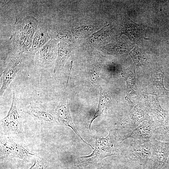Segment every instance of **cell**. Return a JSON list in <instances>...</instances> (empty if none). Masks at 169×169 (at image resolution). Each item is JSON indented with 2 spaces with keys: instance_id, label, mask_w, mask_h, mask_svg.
Returning <instances> with one entry per match:
<instances>
[{
  "instance_id": "obj_1",
  "label": "cell",
  "mask_w": 169,
  "mask_h": 169,
  "mask_svg": "<svg viewBox=\"0 0 169 169\" xmlns=\"http://www.w3.org/2000/svg\"><path fill=\"white\" fill-rule=\"evenodd\" d=\"M121 143L115 132L110 131L105 137H96L95 146L90 155L79 157L80 163L84 166L96 167L101 164L105 157L121 154Z\"/></svg>"
},
{
  "instance_id": "obj_2",
  "label": "cell",
  "mask_w": 169,
  "mask_h": 169,
  "mask_svg": "<svg viewBox=\"0 0 169 169\" xmlns=\"http://www.w3.org/2000/svg\"><path fill=\"white\" fill-rule=\"evenodd\" d=\"M152 146L150 140L131 141L127 147L121 150L129 162L140 165L150 161L151 156Z\"/></svg>"
},
{
  "instance_id": "obj_3",
  "label": "cell",
  "mask_w": 169,
  "mask_h": 169,
  "mask_svg": "<svg viewBox=\"0 0 169 169\" xmlns=\"http://www.w3.org/2000/svg\"><path fill=\"white\" fill-rule=\"evenodd\" d=\"M0 142L1 159L18 158L28 162L30 156L34 155L8 136H1Z\"/></svg>"
},
{
  "instance_id": "obj_4",
  "label": "cell",
  "mask_w": 169,
  "mask_h": 169,
  "mask_svg": "<svg viewBox=\"0 0 169 169\" xmlns=\"http://www.w3.org/2000/svg\"><path fill=\"white\" fill-rule=\"evenodd\" d=\"M1 132L5 135L17 134L21 132L22 125L18 113L17 100L13 91L12 104L6 116L1 120Z\"/></svg>"
},
{
  "instance_id": "obj_5",
  "label": "cell",
  "mask_w": 169,
  "mask_h": 169,
  "mask_svg": "<svg viewBox=\"0 0 169 169\" xmlns=\"http://www.w3.org/2000/svg\"><path fill=\"white\" fill-rule=\"evenodd\" d=\"M55 119L60 124L70 127L77 136L85 143L94 149V148L82 138L73 123L69 110L67 87H66L60 102L55 111Z\"/></svg>"
},
{
  "instance_id": "obj_6",
  "label": "cell",
  "mask_w": 169,
  "mask_h": 169,
  "mask_svg": "<svg viewBox=\"0 0 169 169\" xmlns=\"http://www.w3.org/2000/svg\"><path fill=\"white\" fill-rule=\"evenodd\" d=\"M150 140L152 153L150 161L152 163L153 169H161L169 155V143L158 141L153 137Z\"/></svg>"
},
{
  "instance_id": "obj_7",
  "label": "cell",
  "mask_w": 169,
  "mask_h": 169,
  "mask_svg": "<svg viewBox=\"0 0 169 169\" xmlns=\"http://www.w3.org/2000/svg\"><path fill=\"white\" fill-rule=\"evenodd\" d=\"M23 54L18 55L12 59L3 72V82L0 90V96L16 76L20 69L23 61Z\"/></svg>"
},
{
  "instance_id": "obj_8",
  "label": "cell",
  "mask_w": 169,
  "mask_h": 169,
  "mask_svg": "<svg viewBox=\"0 0 169 169\" xmlns=\"http://www.w3.org/2000/svg\"><path fill=\"white\" fill-rule=\"evenodd\" d=\"M39 23L38 21L33 16H28L23 19H16L14 33L33 36Z\"/></svg>"
},
{
  "instance_id": "obj_9",
  "label": "cell",
  "mask_w": 169,
  "mask_h": 169,
  "mask_svg": "<svg viewBox=\"0 0 169 169\" xmlns=\"http://www.w3.org/2000/svg\"><path fill=\"white\" fill-rule=\"evenodd\" d=\"M158 126L151 121L141 123L129 135L128 138L134 140H149L153 137L155 131Z\"/></svg>"
},
{
  "instance_id": "obj_10",
  "label": "cell",
  "mask_w": 169,
  "mask_h": 169,
  "mask_svg": "<svg viewBox=\"0 0 169 169\" xmlns=\"http://www.w3.org/2000/svg\"><path fill=\"white\" fill-rule=\"evenodd\" d=\"M48 28L43 23H39L33 38L32 45L29 51L35 54L50 39Z\"/></svg>"
},
{
  "instance_id": "obj_11",
  "label": "cell",
  "mask_w": 169,
  "mask_h": 169,
  "mask_svg": "<svg viewBox=\"0 0 169 169\" xmlns=\"http://www.w3.org/2000/svg\"><path fill=\"white\" fill-rule=\"evenodd\" d=\"M55 47L53 40H50L36 53L37 58L41 64L48 65L54 60Z\"/></svg>"
},
{
  "instance_id": "obj_12",
  "label": "cell",
  "mask_w": 169,
  "mask_h": 169,
  "mask_svg": "<svg viewBox=\"0 0 169 169\" xmlns=\"http://www.w3.org/2000/svg\"><path fill=\"white\" fill-rule=\"evenodd\" d=\"M123 33L126 34L130 39L134 42L138 41L143 37L144 31L142 25L133 22L130 18L124 23Z\"/></svg>"
},
{
  "instance_id": "obj_13",
  "label": "cell",
  "mask_w": 169,
  "mask_h": 169,
  "mask_svg": "<svg viewBox=\"0 0 169 169\" xmlns=\"http://www.w3.org/2000/svg\"><path fill=\"white\" fill-rule=\"evenodd\" d=\"M23 111L28 114L37 122L41 123L52 122L54 120L53 115L38 106L30 105Z\"/></svg>"
},
{
  "instance_id": "obj_14",
  "label": "cell",
  "mask_w": 169,
  "mask_h": 169,
  "mask_svg": "<svg viewBox=\"0 0 169 169\" xmlns=\"http://www.w3.org/2000/svg\"><path fill=\"white\" fill-rule=\"evenodd\" d=\"M33 36L13 33L10 38L15 48L23 54L30 50L32 45Z\"/></svg>"
},
{
  "instance_id": "obj_15",
  "label": "cell",
  "mask_w": 169,
  "mask_h": 169,
  "mask_svg": "<svg viewBox=\"0 0 169 169\" xmlns=\"http://www.w3.org/2000/svg\"><path fill=\"white\" fill-rule=\"evenodd\" d=\"M57 56L55 64L54 73L61 70L70 56L71 51L69 45L64 42L58 44Z\"/></svg>"
},
{
  "instance_id": "obj_16",
  "label": "cell",
  "mask_w": 169,
  "mask_h": 169,
  "mask_svg": "<svg viewBox=\"0 0 169 169\" xmlns=\"http://www.w3.org/2000/svg\"><path fill=\"white\" fill-rule=\"evenodd\" d=\"M99 102L97 108L92 118L89 125V129L91 131V126L93 121L99 116L101 115L109 107L110 99L108 95L102 89H100Z\"/></svg>"
},
{
  "instance_id": "obj_17",
  "label": "cell",
  "mask_w": 169,
  "mask_h": 169,
  "mask_svg": "<svg viewBox=\"0 0 169 169\" xmlns=\"http://www.w3.org/2000/svg\"><path fill=\"white\" fill-rule=\"evenodd\" d=\"M153 137L158 141L169 143V124L157 126Z\"/></svg>"
},
{
  "instance_id": "obj_18",
  "label": "cell",
  "mask_w": 169,
  "mask_h": 169,
  "mask_svg": "<svg viewBox=\"0 0 169 169\" xmlns=\"http://www.w3.org/2000/svg\"><path fill=\"white\" fill-rule=\"evenodd\" d=\"M143 49L138 47H135L130 53L136 64L140 65L143 63L144 57V53Z\"/></svg>"
},
{
  "instance_id": "obj_19",
  "label": "cell",
  "mask_w": 169,
  "mask_h": 169,
  "mask_svg": "<svg viewBox=\"0 0 169 169\" xmlns=\"http://www.w3.org/2000/svg\"><path fill=\"white\" fill-rule=\"evenodd\" d=\"M127 47L124 44H118L114 46H108L105 48V52L107 54L122 53L126 51Z\"/></svg>"
},
{
  "instance_id": "obj_20",
  "label": "cell",
  "mask_w": 169,
  "mask_h": 169,
  "mask_svg": "<svg viewBox=\"0 0 169 169\" xmlns=\"http://www.w3.org/2000/svg\"><path fill=\"white\" fill-rule=\"evenodd\" d=\"M42 168V165L36 160L35 159L34 163L28 169H41Z\"/></svg>"
},
{
  "instance_id": "obj_21",
  "label": "cell",
  "mask_w": 169,
  "mask_h": 169,
  "mask_svg": "<svg viewBox=\"0 0 169 169\" xmlns=\"http://www.w3.org/2000/svg\"><path fill=\"white\" fill-rule=\"evenodd\" d=\"M165 163H166V166L167 169H169V155L167 160Z\"/></svg>"
},
{
  "instance_id": "obj_22",
  "label": "cell",
  "mask_w": 169,
  "mask_h": 169,
  "mask_svg": "<svg viewBox=\"0 0 169 169\" xmlns=\"http://www.w3.org/2000/svg\"><path fill=\"white\" fill-rule=\"evenodd\" d=\"M72 169H85L84 168L80 166H77L75 167H74Z\"/></svg>"
}]
</instances>
